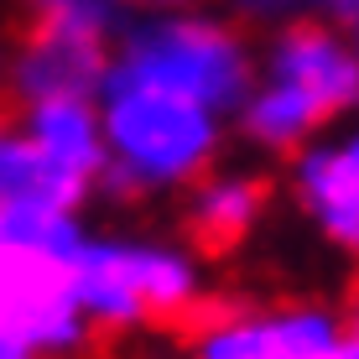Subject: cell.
<instances>
[{
  "mask_svg": "<svg viewBox=\"0 0 359 359\" xmlns=\"http://www.w3.org/2000/svg\"><path fill=\"white\" fill-rule=\"evenodd\" d=\"M109 141L120 172L141 193L188 188L214 172V120L198 99L162 83H115L109 89Z\"/></svg>",
  "mask_w": 359,
  "mask_h": 359,
  "instance_id": "cell-2",
  "label": "cell"
},
{
  "mask_svg": "<svg viewBox=\"0 0 359 359\" xmlns=\"http://www.w3.org/2000/svg\"><path fill=\"white\" fill-rule=\"evenodd\" d=\"M271 203H276L271 172H229V177L208 172V177L188 182V198L177 208V234L188 240L193 255L224 261L250 240V229L266 219Z\"/></svg>",
  "mask_w": 359,
  "mask_h": 359,
  "instance_id": "cell-4",
  "label": "cell"
},
{
  "mask_svg": "<svg viewBox=\"0 0 359 359\" xmlns=\"http://www.w3.org/2000/svg\"><path fill=\"white\" fill-rule=\"evenodd\" d=\"M328 120L333 115L318 104V99L297 94V89H287V83H266V89L245 104L240 126H245V135H250L255 146H266V151H276V156H297L302 141L318 126H328Z\"/></svg>",
  "mask_w": 359,
  "mask_h": 359,
  "instance_id": "cell-8",
  "label": "cell"
},
{
  "mask_svg": "<svg viewBox=\"0 0 359 359\" xmlns=\"http://www.w3.org/2000/svg\"><path fill=\"white\" fill-rule=\"evenodd\" d=\"M135 6H193V0H135Z\"/></svg>",
  "mask_w": 359,
  "mask_h": 359,
  "instance_id": "cell-10",
  "label": "cell"
},
{
  "mask_svg": "<svg viewBox=\"0 0 359 359\" xmlns=\"http://www.w3.org/2000/svg\"><path fill=\"white\" fill-rule=\"evenodd\" d=\"M188 339L193 359H359L349 318H333L318 302H292L276 313L234 307Z\"/></svg>",
  "mask_w": 359,
  "mask_h": 359,
  "instance_id": "cell-3",
  "label": "cell"
},
{
  "mask_svg": "<svg viewBox=\"0 0 359 359\" xmlns=\"http://www.w3.org/2000/svg\"><path fill=\"white\" fill-rule=\"evenodd\" d=\"M27 130H32V146L63 172V177L94 182V172L104 167L89 99H36L27 109Z\"/></svg>",
  "mask_w": 359,
  "mask_h": 359,
  "instance_id": "cell-7",
  "label": "cell"
},
{
  "mask_svg": "<svg viewBox=\"0 0 359 359\" xmlns=\"http://www.w3.org/2000/svg\"><path fill=\"white\" fill-rule=\"evenodd\" d=\"M271 83H287V89L318 99L328 115L349 109L354 99V53L344 36H333L328 21L297 16L292 27L276 32L271 47Z\"/></svg>",
  "mask_w": 359,
  "mask_h": 359,
  "instance_id": "cell-5",
  "label": "cell"
},
{
  "mask_svg": "<svg viewBox=\"0 0 359 359\" xmlns=\"http://www.w3.org/2000/svg\"><path fill=\"white\" fill-rule=\"evenodd\" d=\"M297 6H323L328 16L339 11V27L349 32L354 27V0H229V11H234V27H245V32H255V27H266V21H276V16H287V11Z\"/></svg>",
  "mask_w": 359,
  "mask_h": 359,
  "instance_id": "cell-9",
  "label": "cell"
},
{
  "mask_svg": "<svg viewBox=\"0 0 359 359\" xmlns=\"http://www.w3.org/2000/svg\"><path fill=\"white\" fill-rule=\"evenodd\" d=\"M255 79L250 32L234 21H156L126 32V53L109 79L115 83H162L198 99L203 109L240 104Z\"/></svg>",
  "mask_w": 359,
  "mask_h": 359,
  "instance_id": "cell-1",
  "label": "cell"
},
{
  "mask_svg": "<svg viewBox=\"0 0 359 359\" xmlns=\"http://www.w3.org/2000/svg\"><path fill=\"white\" fill-rule=\"evenodd\" d=\"M354 141H344L339 151H318L297 162V198L302 208L318 219V229L328 234L339 250H354L359 245V198H354Z\"/></svg>",
  "mask_w": 359,
  "mask_h": 359,
  "instance_id": "cell-6",
  "label": "cell"
}]
</instances>
